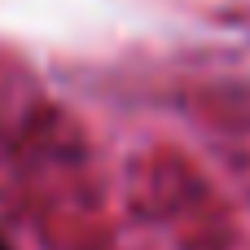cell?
<instances>
[{"label": "cell", "mask_w": 250, "mask_h": 250, "mask_svg": "<svg viewBox=\"0 0 250 250\" xmlns=\"http://www.w3.org/2000/svg\"><path fill=\"white\" fill-rule=\"evenodd\" d=\"M0 250H9V242H4V237H0Z\"/></svg>", "instance_id": "cell-1"}]
</instances>
